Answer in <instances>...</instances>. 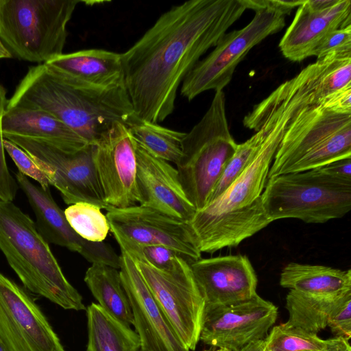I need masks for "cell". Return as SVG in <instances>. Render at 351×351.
Segmentation results:
<instances>
[{"mask_svg": "<svg viewBox=\"0 0 351 351\" xmlns=\"http://www.w3.org/2000/svg\"><path fill=\"white\" fill-rule=\"evenodd\" d=\"M247 8L243 0H190L172 6L121 54L136 117L154 123L174 110L179 86Z\"/></svg>", "mask_w": 351, "mask_h": 351, "instance_id": "1", "label": "cell"}, {"mask_svg": "<svg viewBox=\"0 0 351 351\" xmlns=\"http://www.w3.org/2000/svg\"><path fill=\"white\" fill-rule=\"evenodd\" d=\"M302 108L295 98L277 95L264 99L244 117V126L254 131L261 128L264 139L232 184L188 221L202 253L237 246L271 223L264 211L261 194L279 145Z\"/></svg>", "mask_w": 351, "mask_h": 351, "instance_id": "2", "label": "cell"}, {"mask_svg": "<svg viewBox=\"0 0 351 351\" xmlns=\"http://www.w3.org/2000/svg\"><path fill=\"white\" fill-rule=\"evenodd\" d=\"M43 110L95 143L115 122L128 128L139 119L125 86L98 89L76 86L60 78L44 64L30 67L8 100L6 108Z\"/></svg>", "mask_w": 351, "mask_h": 351, "instance_id": "3", "label": "cell"}, {"mask_svg": "<svg viewBox=\"0 0 351 351\" xmlns=\"http://www.w3.org/2000/svg\"><path fill=\"white\" fill-rule=\"evenodd\" d=\"M0 250L29 291L64 309L86 310L35 222L12 202L0 200Z\"/></svg>", "mask_w": 351, "mask_h": 351, "instance_id": "4", "label": "cell"}, {"mask_svg": "<svg viewBox=\"0 0 351 351\" xmlns=\"http://www.w3.org/2000/svg\"><path fill=\"white\" fill-rule=\"evenodd\" d=\"M347 158H351V113H338L308 104L286 131L268 178L314 169Z\"/></svg>", "mask_w": 351, "mask_h": 351, "instance_id": "5", "label": "cell"}, {"mask_svg": "<svg viewBox=\"0 0 351 351\" xmlns=\"http://www.w3.org/2000/svg\"><path fill=\"white\" fill-rule=\"evenodd\" d=\"M237 145L228 123L225 94L216 91L204 115L186 133L176 165L184 191L196 210L209 202Z\"/></svg>", "mask_w": 351, "mask_h": 351, "instance_id": "6", "label": "cell"}, {"mask_svg": "<svg viewBox=\"0 0 351 351\" xmlns=\"http://www.w3.org/2000/svg\"><path fill=\"white\" fill-rule=\"evenodd\" d=\"M79 0H0V39L19 60L45 64L63 53Z\"/></svg>", "mask_w": 351, "mask_h": 351, "instance_id": "7", "label": "cell"}, {"mask_svg": "<svg viewBox=\"0 0 351 351\" xmlns=\"http://www.w3.org/2000/svg\"><path fill=\"white\" fill-rule=\"evenodd\" d=\"M261 199L271 222L295 218L322 223L350 210L351 180L326 175L317 169L282 174L267 179Z\"/></svg>", "mask_w": 351, "mask_h": 351, "instance_id": "8", "label": "cell"}, {"mask_svg": "<svg viewBox=\"0 0 351 351\" xmlns=\"http://www.w3.org/2000/svg\"><path fill=\"white\" fill-rule=\"evenodd\" d=\"M285 16L269 7L258 10L244 27L226 33L214 49L186 76L181 85V95L191 101L206 90H223L250 50L285 27Z\"/></svg>", "mask_w": 351, "mask_h": 351, "instance_id": "9", "label": "cell"}, {"mask_svg": "<svg viewBox=\"0 0 351 351\" xmlns=\"http://www.w3.org/2000/svg\"><path fill=\"white\" fill-rule=\"evenodd\" d=\"M128 254L182 343L189 350H195L199 341L204 302L190 263L180 255L172 269L163 271L137 255Z\"/></svg>", "mask_w": 351, "mask_h": 351, "instance_id": "10", "label": "cell"}, {"mask_svg": "<svg viewBox=\"0 0 351 351\" xmlns=\"http://www.w3.org/2000/svg\"><path fill=\"white\" fill-rule=\"evenodd\" d=\"M3 138L36 161L66 204L88 202L106 210L111 207L105 201L90 145L77 152L67 153L44 141L11 136Z\"/></svg>", "mask_w": 351, "mask_h": 351, "instance_id": "11", "label": "cell"}, {"mask_svg": "<svg viewBox=\"0 0 351 351\" xmlns=\"http://www.w3.org/2000/svg\"><path fill=\"white\" fill-rule=\"evenodd\" d=\"M106 210L110 230L117 243L163 245L178 252L190 264L201 258L188 221L138 204L110 207Z\"/></svg>", "mask_w": 351, "mask_h": 351, "instance_id": "12", "label": "cell"}, {"mask_svg": "<svg viewBox=\"0 0 351 351\" xmlns=\"http://www.w3.org/2000/svg\"><path fill=\"white\" fill-rule=\"evenodd\" d=\"M0 339L8 351H65L29 294L1 272Z\"/></svg>", "mask_w": 351, "mask_h": 351, "instance_id": "13", "label": "cell"}, {"mask_svg": "<svg viewBox=\"0 0 351 351\" xmlns=\"http://www.w3.org/2000/svg\"><path fill=\"white\" fill-rule=\"evenodd\" d=\"M90 147L106 204L118 208L138 205L135 140L129 128L115 122Z\"/></svg>", "mask_w": 351, "mask_h": 351, "instance_id": "14", "label": "cell"}, {"mask_svg": "<svg viewBox=\"0 0 351 351\" xmlns=\"http://www.w3.org/2000/svg\"><path fill=\"white\" fill-rule=\"evenodd\" d=\"M277 315V307L256 293L250 300L204 313L199 340L239 351L251 342L265 339Z\"/></svg>", "mask_w": 351, "mask_h": 351, "instance_id": "15", "label": "cell"}, {"mask_svg": "<svg viewBox=\"0 0 351 351\" xmlns=\"http://www.w3.org/2000/svg\"><path fill=\"white\" fill-rule=\"evenodd\" d=\"M19 187L25 193L36 217L38 231L48 243L79 253L86 261L119 269L120 258L104 242H91L80 237L67 221L64 211L53 199L49 188L34 184L25 176L15 174Z\"/></svg>", "mask_w": 351, "mask_h": 351, "instance_id": "16", "label": "cell"}, {"mask_svg": "<svg viewBox=\"0 0 351 351\" xmlns=\"http://www.w3.org/2000/svg\"><path fill=\"white\" fill-rule=\"evenodd\" d=\"M190 265L204 300V313L250 300L257 293L258 279L245 255L201 258Z\"/></svg>", "mask_w": 351, "mask_h": 351, "instance_id": "17", "label": "cell"}, {"mask_svg": "<svg viewBox=\"0 0 351 351\" xmlns=\"http://www.w3.org/2000/svg\"><path fill=\"white\" fill-rule=\"evenodd\" d=\"M119 273L143 351H190L155 300L132 258L121 250Z\"/></svg>", "mask_w": 351, "mask_h": 351, "instance_id": "18", "label": "cell"}, {"mask_svg": "<svg viewBox=\"0 0 351 351\" xmlns=\"http://www.w3.org/2000/svg\"><path fill=\"white\" fill-rule=\"evenodd\" d=\"M135 149L138 205L189 221L196 209L184 191L176 168L152 155L136 140Z\"/></svg>", "mask_w": 351, "mask_h": 351, "instance_id": "19", "label": "cell"}, {"mask_svg": "<svg viewBox=\"0 0 351 351\" xmlns=\"http://www.w3.org/2000/svg\"><path fill=\"white\" fill-rule=\"evenodd\" d=\"M349 25L350 0H338L333 5L322 10L311 8L305 0L282 37L280 49L289 60L302 61L313 56L315 49L330 33Z\"/></svg>", "mask_w": 351, "mask_h": 351, "instance_id": "20", "label": "cell"}, {"mask_svg": "<svg viewBox=\"0 0 351 351\" xmlns=\"http://www.w3.org/2000/svg\"><path fill=\"white\" fill-rule=\"evenodd\" d=\"M44 64L76 86L98 89L125 86L121 54L114 51L90 49L62 53Z\"/></svg>", "mask_w": 351, "mask_h": 351, "instance_id": "21", "label": "cell"}, {"mask_svg": "<svg viewBox=\"0 0 351 351\" xmlns=\"http://www.w3.org/2000/svg\"><path fill=\"white\" fill-rule=\"evenodd\" d=\"M1 128L3 137L19 136L44 141L67 153H75L90 145L62 121L38 109L6 108Z\"/></svg>", "mask_w": 351, "mask_h": 351, "instance_id": "22", "label": "cell"}, {"mask_svg": "<svg viewBox=\"0 0 351 351\" xmlns=\"http://www.w3.org/2000/svg\"><path fill=\"white\" fill-rule=\"evenodd\" d=\"M280 285L310 296L337 297L351 291V270L290 263L282 270Z\"/></svg>", "mask_w": 351, "mask_h": 351, "instance_id": "23", "label": "cell"}, {"mask_svg": "<svg viewBox=\"0 0 351 351\" xmlns=\"http://www.w3.org/2000/svg\"><path fill=\"white\" fill-rule=\"evenodd\" d=\"M88 343L86 351H138L137 333L117 319L98 304L86 308Z\"/></svg>", "mask_w": 351, "mask_h": 351, "instance_id": "24", "label": "cell"}, {"mask_svg": "<svg viewBox=\"0 0 351 351\" xmlns=\"http://www.w3.org/2000/svg\"><path fill=\"white\" fill-rule=\"evenodd\" d=\"M84 281L104 310L128 326L134 324L130 304L118 269L93 263L86 270Z\"/></svg>", "mask_w": 351, "mask_h": 351, "instance_id": "25", "label": "cell"}, {"mask_svg": "<svg viewBox=\"0 0 351 351\" xmlns=\"http://www.w3.org/2000/svg\"><path fill=\"white\" fill-rule=\"evenodd\" d=\"M349 298L351 291L337 297L319 298L290 290L285 305L289 319L284 324L317 334L326 328L332 313Z\"/></svg>", "mask_w": 351, "mask_h": 351, "instance_id": "26", "label": "cell"}, {"mask_svg": "<svg viewBox=\"0 0 351 351\" xmlns=\"http://www.w3.org/2000/svg\"><path fill=\"white\" fill-rule=\"evenodd\" d=\"M129 129L134 138L154 156L175 165L180 160L186 132L141 119Z\"/></svg>", "mask_w": 351, "mask_h": 351, "instance_id": "27", "label": "cell"}, {"mask_svg": "<svg viewBox=\"0 0 351 351\" xmlns=\"http://www.w3.org/2000/svg\"><path fill=\"white\" fill-rule=\"evenodd\" d=\"M101 208L88 203L69 205L64 211L73 230L82 239L91 242H103L110 231L108 221Z\"/></svg>", "mask_w": 351, "mask_h": 351, "instance_id": "28", "label": "cell"}, {"mask_svg": "<svg viewBox=\"0 0 351 351\" xmlns=\"http://www.w3.org/2000/svg\"><path fill=\"white\" fill-rule=\"evenodd\" d=\"M265 341V351H322L325 341L317 334L283 324L274 326Z\"/></svg>", "mask_w": 351, "mask_h": 351, "instance_id": "29", "label": "cell"}, {"mask_svg": "<svg viewBox=\"0 0 351 351\" xmlns=\"http://www.w3.org/2000/svg\"><path fill=\"white\" fill-rule=\"evenodd\" d=\"M255 132L254 134L246 141L237 145L233 156L214 189L209 202L220 195L232 184L256 155L264 139L265 134L261 128Z\"/></svg>", "mask_w": 351, "mask_h": 351, "instance_id": "30", "label": "cell"}, {"mask_svg": "<svg viewBox=\"0 0 351 351\" xmlns=\"http://www.w3.org/2000/svg\"><path fill=\"white\" fill-rule=\"evenodd\" d=\"M118 244L121 250L137 255L153 267L163 271L172 269L180 256L176 251L160 245H135L122 242H118Z\"/></svg>", "mask_w": 351, "mask_h": 351, "instance_id": "31", "label": "cell"}, {"mask_svg": "<svg viewBox=\"0 0 351 351\" xmlns=\"http://www.w3.org/2000/svg\"><path fill=\"white\" fill-rule=\"evenodd\" d=\"M3 147L17 167L19 172L36 181L42 188H49V180L46 173L28 153L4 138Z\"/></svg>", "mask_w": 351, "mask_h": 351, "instance_id": "32", "label": "cell"}, {"mask_svg": "<svg viewBox=\"0 0 351 351\" xmlns=\"http://www.w3.org/2000/svg\"><path fill=\"white\" fill-rule=\"evenodd\" d=\"M333 53L351 55V25L330 33L315 49L313 56L320 60Z\"/></svg>", "mask_w": 351, "mask_h": 351, "instance_id": "33", "label": "cell"}, {"mask_svg": "<svg viewBox=\"0 0 351 351\" xmlns=\"http://www.w3.org/2000/svg\"><path fill=\"white\" fill-rule=\"evenodd\" d=\"M327 326L335 337H351V298H348L328 319Z\"/></svg>", "mask_w": 351, "mask_h": 351, "instance_id": "34", "label": "cell"}, {"mask_svg": "<svg viewBox=\"0 0 351 351\" xmlns=\"http://www.w3.org/2000/svg\"><path fill=\"white\" fill-rule=\"evenodd\" d=\"M318 106L338 113H351V84L327 94Z\"/></svg>", "mask_w": 351, "mask_h": 351, "instance_id": "35", "label": "cell"}, {"mask_svg": "<svg viewBox=\"0 0 351 351\" xmlns=\"http://www.w3.org/2000/svg\"><path fill=\"white\" fill-rule=\"evenodd\" d=\"M304 1L243 0L247 9L256 11L269 7L280 11L285 15L289 14L294 8L302 5Z\"/></svg>", "mask_w": 351, "mask_h": 351, "instance_id": "36", "label": "cell"}, {"mask_svg": "<svg viewBox=\"0 0 351 351\" xmlns=\"http://www.w3.org/2000/svg\"><path fill=\"white\" fill-rule=\"evenodd\" d=\"M316 169L326 175L351 180V158L339 159Z\"/></svg>", "mask_w": 351, "mask_h": 351, "instance_id": "37", "label": "cell"}, {"mask_svg": "<svg viewBox=\"0 0 351 351\" xmlns=\"http://www.w3.org/2000/svg\"><path fill=\"white\" fill-rule=\"evenodd\" d=\"M324 341L322 351H351L348 340L343 337H335Z\"/></svg>", "mask_w": 351, "mask_h": 351, "instance_id": "38", "label": "cell"}, {"mask_svg": "<svg viewBox=\"0 0 351 351\" xmlns=\"http://www.w3.org/2000/svg\"><path fill=\"white\" fill-rule=\"evenodd\" d=\"M239 351H265V341L261 339L251 342Z\"/></svg>", "mask_w": 351, "mask_h": 351, "instance_id": "39", "label": "cell"}, {"mask_svg": "<svg viewBox=\"0 0 351 351\" xmlns=\"http://www.w3.org/2000/svg\"><path fill=\"white\" fill-rule=\"evenodd\" d=\"M11 58H12V54L0 39V59H7Z\"/></svg>", "mask_w": 351, "mask_h": 351, "instance_id": "40", "label": "cell"}, {"mask_svg": "<svg viewBox=\"0 0 351 351\" xmlns=\"http://www.w3.org/2000/svg\"><path fill=\"white\" fill-rule=\"evenodd\" d=\"M0 351H8L1 339H0Z\"/></svg>", "mask_w": 351, "mask_h": 351, "instance_id": "41", "label": "cell"}, {"mask_svg": "<svg viewBox=\"0 0 351 351\" xmlns=\"http://www.w3.org/2000/svg\"><path fill=\"white\" fill-rule=\"evenodd\" d=\"M216 351H230V350H227V349H223V348H219V349H218L217 350H216Z\"/></svg>", "mask_w": 351, "mask_h": 351, "instance_id": "42", "label": "cell"}, {"mask_svg": "<svg viewBox=\"0 0 351 351\" xmlns=\"http://www.w3.org/2000/svg\"><path fill=\"white\" fill-rule=\"evenodd\" d=\"M138 351H143V350L140 349Z\"/></svg>", "mask_w": 351, "mask_h": 351, "instance_id": "43", "label": "cell"}, {"mask_svg": "<svg viewBox=\"0 0 351 351\" xmlns=\"http://www.w3.org/2000/svg\"><path fill=\"white\" fill-rule=\"evenodd\" d=\"M206 351H208V350H206Z\"/></svg>", "mask_w": 351, "mask_h": 351, "instance_id": "44", "label": "cell"}]
</instances>
